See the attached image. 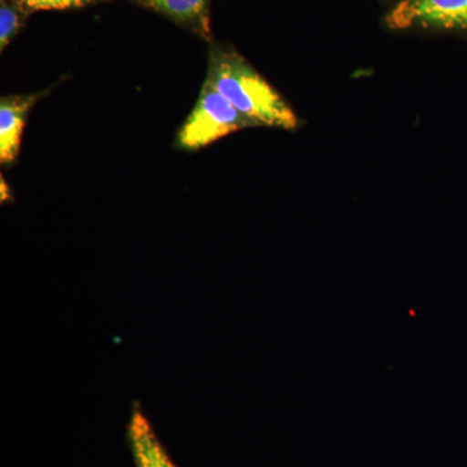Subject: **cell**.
<instances>
[{
	"instance_id": "1",
	"label": "cell",
	"mask_w": 467,
	"mask_h": 467,
	"mask_svg": "<svg viewBox=\"0 0 467 467\" xmlns=\"http://www.w3.org/2000/svg\"><path fill=\"white\" fill-rule=\"evenodd\" d=\"M254 126L295 130L299 119L290 104L238 52L213 50L207 79Z\"/></svg>"
},
{
	"instance_id": "8",
	"label": "cell",
	"mask_w": 467,
	"mask_h": 467,
	"mask_svg": "<svg viewBox=\"0 0 467 467\" xmlns=\"http://www.w3.org/2000/svg\"><path fill=\"white\" fill-rule=\"evenodd\" d=\"M95 2L98 0H16L15 3L23 12H38L81 8Z\"/></svg>"
},
{
	"instance_id": "7",
	"label": "cell",
	"mask_w": 467,
	"mask_h": 467,
	"mask_svg": "<svg viewBox=\"0 0 467 467\" xmlns=\"http://www.w3.org/2000/svg\"><path fill=\"white\" fill-rule=\"evenodd\" d=\"M21 8L2 0L0 5V50H5L21 26Z\"/></svg>"
},
{
	"instance_id": "5",
	"label": "cell",
	"mask_w": 467,
	"mask_h": 467,
	"mask_svg": "<svg viewBox=\"0 0 467 467\" xmlns=\"http://www.w3.org/2000/svg\"><path fill=\"white\" fill-rule=\"evenodd\" d=\"M129 442L135 467H177L149 420L138 408L134 409L129 423Z\"/></svg>"
},
{
	"instance_id": "4",
	"label": "cell",
	"mask_w": 467,
	"mask_h": 467,
	"mask_svg": "<svg viewBox=\"0 0 467 467\" xmlns=\"http://www.w3.org/2000/svg\"><path fill=\"white\" fill-rule=\"evenodd\" d=\"M41 95H14L0 100V162L9 165L20 153L27 115Z\"/></svg>"
},
{
	"instance_id": "9",
	"label": "cell",
	"mask_w": 467,
	"mask_h": 467,
	"mask_svg": "<svg viewBox=\"0 0 467 467\" xmlns=\"http://www.w3.org/2000/svg\"><path fill=\"white\" fill-rule=\"evenodd\" d=\"M2 202L8 201L9 199V193H8V186L7 184H5V181H3L2 178Z\"/></svg>"
},
{
	"instance_id": "6",
	"label": "cell",
	"mask_w": 467,
	"mask_h": 467,
	"mask_svg": "<svg viewBox=\"0 0 467 467\" xmlns=\"http://www.w3.org/2000/svg\"><path fill=\"white\" fill-rule=\"evenodd\" d=\"M147 7L155 9L178 23L198 29L202 36L209 33V0H140Z\"/></svg>"
},
{
	"instance_id": "2",
	"label": "cell",
	"mask_w": 467,
	"mask_h": 467,
	"mask_svg": "<svg viewBox=\"0 0 467 467\" xmlns=\"http://www.w3.org/2000/svg\"><path fill=\"white\" fill-rule=\"evenodd\" d=\"M252 126L250 119L205 81L195 109L178 133V144L181 149L195 150Z\"/></svg>"
},
{
	"instance_id": "3",
	"label": "cell",
	"mask_w": 467,
	"mask_h": 467,
	"mask_svg": "<svg viewBox=\"0 0 467 467\" xmlns=\"http://www.w3.org/2000/svg\"><path fill=\"white\" fill-rule=\"evenodd\" d=\"M386 23L393 30L467 33V0H399Z\"/></svg>"
}]
</instances>
